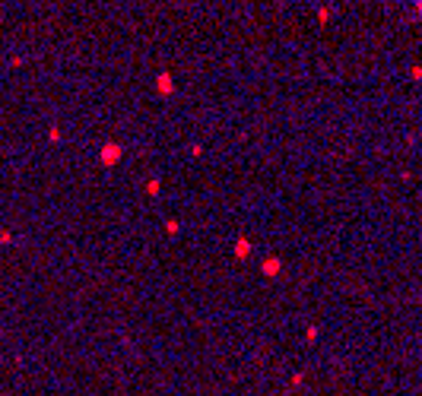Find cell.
<instances>
[{
    "label": "cell",
    "instance_id": "1",
    "mask_svg": "<svg viewBox=\"0 0 422 396\" xmlns=\"http://www.w3.org/2000/svg\"><path fill=\"white\" fill-rule=\"evenodd\" d=\"M159 89H162V92H171V76H168V73L159 76Z\"/></svg>",
    "mask_w": 422,
    "mask_h": 396
},
{
    "label": "cell",
    "instance_id": "2",
    "mask_svg": "<svg viewBox=\"0 0 422 396\" xmlns=\"http://www.w3.org/2000/svg\"><path fill=\"white\" fill-rule=\"evenodd\" d=\"M118 156H121V149H118V146H108V149H105V162H115Z\"/></svg>",
    "mask_w": 422,
    "mask_h": 396
},
{
    "label": "cell",
    "instance_id": "3",
    "mask_svg": "<svg viewBox=\"0 0 422 396\" xmlns=\"http://www.w3.org/2000/svg\"><path fill=\"white\" fill-rule=\"evenodd\" d=\"M264 270H267V273H277V270H280V263H277V260H267V263H264Z\"/></svg>",
    "mask_w": 422,
    "mask_h": 396
},
{
    "label": "cell",
    "instance_id": "4",
    "mask_svg": "<svg viewBox=\"0 0 422 396\" xmlns=\"http://www.w3.org/2000/svg\"><path fill=\"white\" fill-rule=\"evenodd\" d=\"M317 19L327 22V19H330V10H327V6H321V10H317Z\"/></svg>",
    "mask_w": 422,
    "mask_h": 396
},
{
    "label": "cell",
    "instance_id": "5",
    "mask_svg": "<svg viewBox=\"0 0 422 396\" xmlns=\"http://www.w3.org/2000/svg\"><path fill=\"white\" fill-rule=\"evenodd\" d=\"M416 16L422 19V0H416Z\"/></svg>",
    "mask_w": 422,
    "mask_h": 396
}]
</instances>
